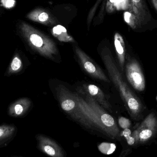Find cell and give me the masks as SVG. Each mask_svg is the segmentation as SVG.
Masks as SVG:
<instances>
[{"label":"cell","mask_w":157,"mask_h":157,"mask_svg":"<svg viewBox=\"0 0 157 157\" xmlns=\"http://www.w3.org/2000/svg\"><path fill=\"white\" fill-rule=\"evenodd\" d=\"M114 43L120 68L122 72H123L125 62V43L123 38L119 33H116L114 35Z\"/></svg>","instance_id":"obj_14"},{"label":"cell","mask_w":157,"mask_h":157,"mask_svg":"<svg viewBox=\"0 0 157 157\" xmlns=\"http://www.w3.org/2000/svg\"><path fill=\"white\" fill-rule=\"evenodd\" d=\"M9 157H25L24 156H19V155H13Z\"/></svg>","instance_id":"obj_24"},{"label":"cell","mask_w":157,"mask_h":157,"mask_svg":"<svg viewBox=\"0 0 157 157\" xmlns=\"http://www.w3.org/2000/svg\"><path fill=\"white\" fill-rule=\"evenodd\" d=\"M127 80L136 90L143 91L145 89L144 76L140 64L135 59H129L125 66Z\"/></svg>","instance_id":"obj_6"},{"label":"cell","mask_w":157,"mask_h":157,"mask_svg":"<svg viewBox=\"0 0 157 157\" xmlns=\"http://www.w3.org/2000/svg\"><path fill=\"white\" fill-rule=\"evenodd\" d=\"M30 105L31 101L28 98H23L20 99L10 105L8 113L12 117L23 116L27 111Z\"/></svg>","instance_id":"obj_12"},{"label":"cell","mask_w":157,"mask_h":157,"mask_svg":"<svg viewBox=\"0 0 157 157\" xmlns=\"http://www.w3.org/2000/svg\"><path fill=\"white\" fill-rule=\"evenodd\" d=\"M52 34L61 42H75V40L69 35L66 28L61 25L54 27L52 30Z\"/></svg>","instance_id":"obj_15"},{"label":"cell","mask_w":157,"mask_h":157,"mask_svg":"<svg viewBox=\"0 0 157 157\" xmlns=\"http://www.w3.org/2000/svg\"><path fill=\"white\" fill-rule=\"evenodd\" d=\"M99 150L104 155H111L113 154L116 149L114 144L109 143H102L98 146Z\"/></svg>","instance_id":"obj_18"},{"label":"cell","mask_w":157,"mask_h":157,"mask_svg":"<svg viewBox=\"0 0 157 157\" xmlns=\"http://www.w3.org/2000/svg\"><path fill=\"white\" fill-rule=\"evenodd\" d=\"M156 100H157V96L156 98Z\"/></svg>","instance_id":"obj_25"},{"label":"cell","mask_w":157,"mask_h":157,"mask_svg":"<svg viewBox=\"0 0 157 157\" xmlns=\"http://www.w3.org/2000/svg\"><path fill=\"white\" fill-rule=\"evenodd\" d=\"M157 132V117L154 113L148 114L132 132L136 145L143 144L152 139Z\"/></svg>","instance_id":"obj_5"},{"label":"cell","mask_w":157,"mask_h":157,"mask_svg":"<svg viewBox=\"0 0 157 157\" xmlns=\"http://www.w3.org/2000/svg\"><path fill=\"white\" fill-rule=\"evenodd\" d=\"M132 11L141 25L148 20V11L144 0H131Z\"/></svg>","instance_id":"obj_13"},{"label":"cell","mask_w":157,"mask_h":157,"mask_svg":"<svg viewBox=\"0 0 157 157\" xmlns=\"http://www.w3.org/2000/svg\"><path fill=\"white\" fill-rule=\"evenodd\" d=\"M22 66L23 64L21 59L18 54H16L12 60L8 70V73L11 74L19 72L22 70Z\"/></svg>","instance_id":"obj_17"},{"label":"cell","mask_w":157,"mask_h":157,"mask_svg":"<svg viewBox=\"0 0 157 157\" xmlns=\"http://www.w3.org/2000/svg\"><path fill=\"white\" fill-rule=\"evenodd\" d=\"M119 124L120 127L123 129L129 128L132 125L131 121L124 117H120L119 118Z\"/></svg>","instance_id":"obj_20"},{"label":"cell","mask_w":157,"mask_h":157,"mask_svg":"<svg viewBox=\"0 0 157 157\" xmlns=\"http://www.w3.org/2000/svg\"><path fill=\"white\" fill-rule=\"evenodd\" d=\"M151 1L157 11V0H151Z\"/></svg>","instance_id":"obj_23"},{"label":"cell","mask_w":157,"mask_h":157,"mask_svg":"<svg viewBox=\"0 0 157 157\" xmlns=\"http://www.w3.org/2000/svg\"><path fill=\"white\" fill-rule=\"evenodd\" d=\"M75 51L81 66L88 74L96 79L109 83L110 82L98 64L95 63L93 60L91 59L79 47L75 46Z\"/></svg>","instance_id":"obj_7"},{"label":"cell","mask_w":157,"mask_h":157,"mask_svg":"<svg viewBox=\"0 0 157 157\" xmlns=\"http://www.w3.org/2000/svg\"><path fill=\"white\" fill-rule=\"evenodd\" d=\"M37 147L45 155L49 157H66V152L55 140L43 134L35 136Z\"/></svg>","instance_id":"obj_8"},{"label":"cell","mask_w":157,"mask_h":157,"mask_svg":"<svg viewBox=\"0 0 157 157\" xmlns=\"http://www.w3.org/2000/svg\"><path fill=\"white\" fill-rule=\"evenodd\" d=\"M56 91L59 102L63 111L73 120L87 129H95L96 128L94 124L79 109L77 102L73 97L72 92L63 85L58 86L56 88Z\"/></svg>","instance_id":"obj_4"},{"label":"cell","mask_w":157,"mask_h":157,"mask_svg":"<svg viewBox=\"0 0 157 157\" xmlns=\"http://www.w3.org/2000/svg\"><path fill=\"white\" fill-rule=\"evenodd\" d=\"M26 17L31 21L46 25H51L56 23V20L52 15L41 8L33 10L27 15Z\"/></svg>","instance_id":"obj_10"},{"label":"cell","mask_w":157,"mask_h":157,"mask_svg":"<svg viewBox=\"0 0 157 157\" xmlns=\"http://www.w3.org/2000/svg\"><path fill=\"white\" fill-rule=\"evenodd\" d=\"M77 90L81 95H75V101L82 112L94 124L97 130L104 133L111 139L120 138L121 133L114 118L83 89L78 87Z\"/></svg>","instance_id":"obj_1"},{"label":"cell","mask_w":157,"mask_h":157,"mask_svg":"<svg viewBox=\"0 0 157 157\" xmlns=\"http://www.w3.org/2000/svg\"><path fill=\"white\" fill-rule=\"evenodd\" d=\"M116 0H108L106 6V9L109 13L113 12L115 8Z\"/></svg>","instance_id":"obj_22"},{"label":"cell","mask_w":157,"mask_h":157,"mask_svg":"<svg viewBox=\"0 0 157 157\" xmlns=\"http://www.w3.org/2000/svg\"><path fill=\"white\" fill-rule=\"evenodd\" d=\"M101 56L109 76L119 91L130 116L134 120H138L144 108L141 100L123 78L109 49L104 48L101 52Z\"/></svg>","instance_id":"obj_2"},{"label":"cell","mask_w":157,"mask_h":157,"mask_svg":"<svg viewBox=\"0 0 157 157\" xmlns=\"http://www.w3.org/2000/svg\"><path fill=\"white\" fill-rule=\"evenodd\" d=\"M83 90L92 97L102 108L111 112V105L105 97V94L100 88L96 85L84 84L82 86Z\"/></svg>","instance_id":"obj_9"},{"label":"cell","mask_w":157,"mask_h":157,"mask_svg":"<svg viewBox=\"0 0 157 157\" xmlns=\"http://www.w3.org/2000/svg\"><path fill=\"white\" fill-rule=\"evenodd\" d=\"M19 29L29 45L39 54L52 60L58 56L57 45L50 38L24 21L20 22Z\"/></svg>","instance_id":"obj_3"},{"label":"cell","mask_w":157,"mask_h":157,"mask_svg":"<svg viewBox=\"0 0 157 157\" xmlns=\"http://www.w3.org/2000/svg\"><path fill=\"white\" fill-rule=\"evenodd\" d=\"M128 0H116L115 7L117 10H123L127 8Z\"/></svg>","instance_id":"obj_21"},{"label":"cell","mask_w":157,"mask_h":157,"mask_svg":"<svg viewBox=\"0 0 157 157\" xmlns=\"http://www.w3.org/2000/svg\"><path fill=\"white\" fill-rule=\"evenodd\" d=\"M123 136L124 137L129 145L134 146L136 145L135 139L132 136V131L129 128L124 129L120 133V136Z\"/></svg>","instance_id":"obj_19"},{"label":"cell","mask_w":157,"mask_h":157,"mask_svg":"<svg viewBox=\"0 0 157 157\" xmlns=\"http://www.w3.org/2000/svg\"><path fill=\"white\" fill-rule=\"evenodd\" d=\"M17 128L13 124L0 125V149L7 146L15 137Z\"/></svg>","instance_id":"obj_11"},{"label":"cell","mask_w":157,"mask_h":157,"mask_svg":"<svg viewBox=\"0 0 157 157\" xmlns=\"http://www.w3.org/2000/svg\"><path fill=\"white\" fill-rule=\"evenodd\" d=\"M124 19L125 22L133 29H136L141 25L136 16L131 11L124 13Z\"/></svg>","instance_id":"obj_16"}]
</instances>
